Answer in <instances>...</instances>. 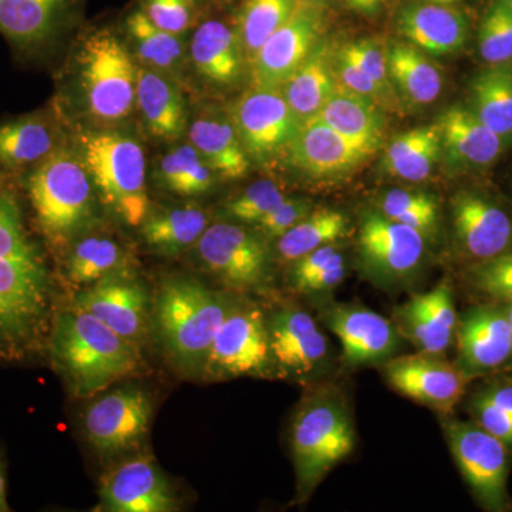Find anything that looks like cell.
<instances>
[{
	"label": "cell",
	"instance_id": "cell-24",
	"mask_svg": "<svg viewBox=\"0 0 512 512\" xmlns=\"http://www.w3.org/2000/svg\"><path fill=\"white\" fill-rule=\"evenodd\" d=\"M101 497L110 511L171 512L177 503L170 485L147 457L134 458L104 477Z\"/></svg>",
	"mask_w": 512,
	"mask_h": 512
},
{
	"label": "cell",
	"instance_id": "cell-34",
	"mask_svg": "<svg viewBox=\"0 0 512 512\" xmlns=\"http://www.w3.org/2000/svg\"><path fill=\"white\" fill-rule=\"evenodd\" d=\"M207 228L205 211L190 204L148 214L141 224V234L158 254L177 255L197 245Z\"/></svg>",
	"mask_w": 512,
	"mask_h": 512
},
{
	"label": "cell",
	"instance_id": "cell-3",
	"mask_svg": "<svg viewBox=\"0 0 512 512\" xmlns=\"http://www.w3.org/2000/svg\"><path fill=\"white\" fill-rule=\"evenodd\" d=\"M36 227L53 247L82 231L93 215V183L79 154L60 146L25 175Z\"/></svg>",
	"mask_w": 512,
	"mask_h": 512
},
{
	"label": "cell",
	"instance_id": "cell-32",
	"mask_svg": "<svg viewBox=\"0 0 512 512\" xmlns=\"http://www.w3.org/2000/svg\"><path fill=\"white\" fill-rule=\"evenodd\" d=\"M443 141L439 124L413 128L394 138L383 157L390 177L409 183L427 180L439 163Z\"/></svg>",
	"mask_w": 512,
	"mask_h": 512
},
{
	"label": "cell",
	"instance_id": "cell-50",
	"mask_svg": "<svg viewBox=\"0 0 512 512\" xmlns=\"http://www.w3.org/2000/svg\"><path fill=\"white\" fill-rule=\"evenodd\" d=\"M474 412L485 431L503 441L505 446L512 447V419L508 414L484 396L477 397L474 402Z\"/></svg>",
	"mask_w": 512,
	"mask_h": 512
},
{
	"label": "cell",
	"instance_id": "cell-41",
	"mask_svg": "<svg viewBox=\"0 0 512 512\" xmlns=\"http://www.w3.org/2000/svg\"><path fill=\"white\" fill-rule=\"evenodd\" d=\"M214 174L191 144H181L168 151L158 165L160 183L183 197L210 191L214 187Z\"/></svg>",
	"mask_w": 512,
	"mask_h": 512
},
{
	"label": "cell",
	"instance_id": "cell-48",
	"mask_svg": "<svg viewBox=\"0 0 512 512\" xmlns=\"http://www.w3.org/2000/svg\"><path fill=\"white\" fill-rule=\"evenodd\" d=\"M332 66L336 80H338L339 84L345 86L346 89L366 97L367 100L375 103L377 107H386L389 110L396 109V106L387 99L386 94L380 90L376 82H373L356 64L340 56L338 52L332 57Z\"/></svg>",
	"mask_w": 512,
	"mask_h": 512
},
{
	"label": "cell",
	"instance_id": "cell-53",
	"mask_svg": "<svg viewBox=\"0 0 512 512\" xmlns=\"http://www.w3.org/2000/svg\"><path fill=\"white\" fill-rule=\"evenodd\" d=\"M485 399L490 400L495 406L500 407L505 414L512 419V386L497 387L484 393Z\"/></svg>",
	"mask_w": 512,
	"mask_h": 512
},
{
	"label": "cell",
	"instance_id": "cell-21",
	"mask_svg": "<svg viewBox=\"0 0 512 512\" xmlns=\"http://www.w3.org/2000/svg\"><path fill=\"white\" fill-rule=\"evenodd\" d=\"M458 369L468 377L503 366L512 356V330L503 309L485 306L457 322Z\"/></svg>",
	"mask_w": 512,
	"mask_h": 512
},
{
	"label": "cell",
	"instance_id": "cell-35",
	"mask_svg": "<svg viewBox=\"0 0 512 512\" xmlns=\"http://www.w3.org/2000/svg\"><path fill=\"white\" fill-rule=\"evenodd\" d=\"M387 63L390 79L407 103L427 106L440 96L443 87L440 70L419 47L396 43L387 52Z\"/></svg>",
	"mask_w": 512,
	"mask_h": 512
},
{
	"label": "cell",
	"instance_id": "cell-55",
	"mask_svg": "<svg viewBox=\"0 0 512 512\" xmlns=\"http://www.w3.org/2000/svg\"><path fill=\"white\" fill-rule=\"evenodd\" d=\"M383 0H355L350 8L362 13H376Z\"/></svg>",
	"mask_w": 512,
	"mask_h": 512
},
{
	"label": "cell",
	"instance_id": "cell-28",
	"mask_svg": "<svg viewBox=\"0 0 512 512\" xmlns=\"http://www.w3.org/2000/svg\"><path fill=\"white\" fill-rule=\"evenodd\" d=\"M190 144L215 174L238 180L245 177L249 157L231 120L217 111L202 113L188 127Z\"/></svg>",
	"mask_w": 512,
	"mask_h": 512
},
{
	"label": "cell",
	"instance_id": "cell-43",
	"mask_svg": "<svg viewBox=\"0 0 512 512\" xmlns=\"http://www.w3.org/2000/svg\"><path fill=\"white\" fill-rule=\"evenodd\" d=\"M480 53L491 64L512 59V5L498 0L487 13L480 30Z\"/></svg>",
	"mask_w": 512,
	"mask_h": 512
},
{
	"label": "cell",
	"instance_id": "cell-42",
	"mask_svg": "<svg viewBox=\"0 0 512 512\" xmlns=\"http://www.w3.org/2000/svg\"><path fill=\"white\" fill-rule=\"evenodd\" d=\"M379 211L384 217L400 222L420 232L429 239L439 225V204L433 195L421 191L392 190L386 192L379 202Z\"/></svg>",
	"mask_w": 512,
	"mask_h": 512
},
{
	"label": "cell",
	"instance_id": "cell-14",
	"mask_svg": "<svg viewBox=\"0 0 512 512\" xmlns=\"http://www.w3.org/2000/svg\"><path fill=\"white\" fill-rule=\"evenodd\" d=\"M271 359L284 377L309 382L323 373L329 345L315 319L298 308H284L266 319Z\"/></svg>",
	"mask_w": 512,
	"mask_h": 512
},
{
	"label": "cell",
	"instance_id": "cell-9",
	"mask_svg": "<svg viewBox=\"0 0 512 512\" xmlns=\"http://www.w3.org/2000/svg\"><path fill=\"white\" fill-rule=\"evenodd\" d=\"M271 362L264 313L251 303H232L212 342L205 370L221 379L264 376Z\"/></svg>",
	"mask_w": 512,
	"mask_h": 512
},
{
	"label": "cell",
	"instance_id": "cell-37",
	"mask_svg": "<svg viewBox=\"0 0 512 512\" xmlns=\"http://www.w3.org/2000/svg\"><path fill=\"white\" fill-rule=\"evenodd\" d=\"M348 229L349 221L343 212L320 208L278 238L276 248L284 261L296 262L315 249L336 244L346 237Z\"/></svg>",
	"mask_w": 512,
	"mask_h": 512
},
{
	"label": "cell",
	"instance_id": "cell-54",
	"mask_svg": "<svg viewBox=\"0 0 512 512\" xmlns=\"http://www.w3.org/2000/svg\"><path fill=\"white\" fill-rule=\"evenodd\" d=\"M8 487H6L5 466H3L2 457H0V512H9Z\"/></svg>",
	"mask_w": 512,
	"mask_h": 512
},
{
	"label": "cell",
	"instance_id": "cell-19",
	"mask_svg": "<svg viewBox=\"0 0 512 512\" xmlns=\"http://www.w3.org/2000/svg\"><path fill=\"white\" fill-rule=\"evenodd\" d=\"M147 305L146 288L131 272L101 279L73 299V306L92 313L133 345L143 339Z\"/></svg>",
	"mask_w": 512,
	"mask_h": 512
},
{
	"label": "cell",
	"instance_id": "cell-1",
	"mask_svg": "<svg viewBox=\"0 0 512 512\" xmlns=\"http://www.w3.org/2000/svg\"><path fill=\"white\" fill-rule=\"evenodd\" d=\"M55 289L15 192L0 180V363L30 362L47 349Z\"/></svg>",
	"mask_w": 512,
	"mask_h": 512
},
{
	"label": "cell",
	"instance_id": "cell-40",
	"mask_svg": "<svg viewBox=\"0 0 512 512\" xmlns=\"http://www.w3.org/2000/svg\"><path fill=\"white\" fill-rule=\"evenodd\" d=\"M295 0H247L239 12L238 36L245 60L251 63L266 40L295 12Z\"/></svg>",
	"mask_w": 512,
	"mask_h": 512
},
{
	"label": "cell",
	"instance_id": "cell-44",
	"mask_svg": "<svg viewBox=\"0 0 512 512\" xmlns=\"http://www.w3.org/2000/svg\"><path fill=\"white\" fill-rule=\"evenodd\" d=\"M285 198L286 195L278 184L271 180H261L249 185L247 190L229 201L225 210L234 220L256 225Z\"/></svg>",
	"mask_w": 512,
	"mask_h": 512
},
{
	"label": "cell",
	"instance_id": "cell-26",
	"mask_svg": "<svg viewBox=\"0 0 512 512\" xmlns=\"http://www.w3.org/2000/svg\"><path fill=\"white\" fill-rule=\"evenodd\" d=\"M397 28L413 46L434 56L456 53L467 37L464 16L440 3L406 6L400 10Z\"/></svg>",
	"mask_w": 512,
	"mask_h": 512
},
{
	"label": "cell",
	"instance_id": "cell-52",
	"mask_svg": "<svg viewBox=\"0 0 512 512\" xmlns=\"http://www.w3.org/2000/svg\"><path fill=\"white\" fill-rule=\"evenodd\" d=\"M338 252V242H336V244H329L325 245V247L315 249L311 254L302 256L301 259L293 262L291 274L293 289L296 291L303 282L308 281L313 275L318 274L320 269L325 268Z\"/></svg>",
	"mask_w": 512,
	"mask_h": 512
},
{
	"label": "cell",
	"instance_id": "cell-39",
	"mask_svg": "<svg viewBox=\"0 0 512 512\" xmlns=\"http://www.w3.org/2000/svg\"><path fill=\"white\" fill-rule=\"evenodd\" d=\"M474 113L500 137L512 136V70L493 67L473 82Z\"/></svg>",
	"mask_w": 512,
	"mask_h": 512
},
{
	"label": "cell",
	"instance_id": "cell-18",
	"mask_svg": "<svg viewBox=\"0 0 512 512\" xmlns=\"http://www.w3.org/2000/svg\"><path fill=\"white\" fill-rule=\"evenodd\" d=\"M82 2L0 0V36L19 55H42L73 22Z\"/></svg>",
	"mask_w": 512,
	"mask_h": 512
},
{
	"label": "cell",
	"instance_id": "cell-56",
	"mask_svg": "<svg viewBox=\"0 0 512 512\" xmlns=\"http://www.w3.org/2000/svg\"><path fill=\"white\" fill-rule=\"evenodd\" d=\"M298 5L312 6V8L320 9L326 5V0H295Z\"/></svg>",
	"mask_w": 512,
	"mask_h": 512
},
{
	"label": "cell",
	"instance_id": "cell-59",
	"mask_svg": "<svg viewBox=\"0 0 512 512\" xmlns=\"http://www.w3.org/2000/svg\"><path fill=\"white\" fill-rule=\"evenodd\" d=\"M500 2L508 3V5H512V0H500Z\"/></svg>",
	"mask_w": 512,
	"mask_h": 512
},
{
	"label": "cell",
	"instance_id": "cell-58",
	"mask_svg": "<svg viewBox=\"0 0 512 512\" xmlns=\"http://www.w3.org/2000/svg\"><path fill=\"white\" fill-rule=\"evenodd\" d=\"M434 3H440V5H447V3H453L454 0H431Z\"/></svg>",
	"mask_w": 512,
	"mask_h": 512
},
{
	"label": "cell",
	"instance_id": "cell-4",
	"mask_svg": "<svg viewBox=\"0 0 512 512\" xmlns=\"http://www.w3.org/2000/svg\"><path fill=\"white\" fill-rule=\"evenodd\" d=\"M356 434L348 403L338 389L322 386L299 406L291 431L299 495L312 491L355 448Z\"/></svg>",
	"mask_w": 512,
	"mask_h": 512
},
{
	"label": "cell",
	"instance_id": "cell-36",
	"mask_svg": "<svg viewBox=\"0 0 512 512\" xmlns=\"http://www.w3.org/2000/svg\"><path fill=\"white\" fill-rule=\"evenodd\" d=\"M126 272H131L130 255L111 238H83L73 245L67 256L66 274L74 285L89 286Z\"/></svg>",
	"mask_w": 512,
	"mask_h": 512
},
{
	"label": "cell",
	"instance_id": "cell-17",
	"mask_svg": "<svg viewBox=\"0 0 512 512\" xmlns=\"http://www.w3.org/2000/svg\"><path fill=\"white\" fill-rule=\"evenodd\" d=\"M323 320L342 343L343 363L353 369L383 365L402 345L396 325L365 306H329Z\"/></svg>",
	"mask_w": 512,
	"mask_h": 512
},
{
	"label": "cell",
	"instance_id": "cell-12",
	"mask_svg": "<svg viewBox=\"0 0 512 512\" xmlns=\"http://www.w3.org/2000/svg\"><path fill=\"white\" fill-rule=\"evenodd\" d=\"M231 121L248 157L258 161L288 147L302 126L279 87H252L232 107Z\"/></svg>",
	"mask_w": 512,
	"mask_h": 512
},
{
	"label": "cell",
	"instance_id": "cell-15",
	"mask_svg": "<svg viewBox=\"0 0 512 512\" xmlns=\"http://www.w3.org/2000/svg\"><path fill=\"white\" fill-rule=\"evenodd\" d=\"M153 403L143 390L121 389L104 394L84 414L87 439L103 456L136 447L146 436Z\"/></svg>",
	"mask_w": 512,
	"mask_h": 512
},
{
	"label": "cell",
	"instance_id": "cell-46",
	"mask_svg": "<svg viewBox=\"0 0 512 512\" xmlns=\"http://www.w3.org/2000/svg\"><path fill=\"white\" fill-rule=\"evenodd\" d=\"M478 291L512 303V254H501L481 261L470 272Z\"/></svg>",
	"mask_w": 512,
	"mask_h": 512
},
{
	"label": "cell",
	"instance_id": "cell-20",
	"mask_svg": "<svg viewBox=\"0 0 512 512\" xmlns=\"http://www.w3.org/2000/svg\"><path fill=\"white\" fill-rule=\"evenodd\" d=\"M394 320L400 335L410 339L417 352L444 355L457 328L450 282L441 281L431 291L413 295L404 305L394 309Z\"/></svg>",
	"mask_w": 512,
	"mask_h": 512
},
{
	"label": "cell",
	"instance_id": "cell-22",
	"mask_svg": "<svg viewBox=\"0 0 512 512\" xmlns=\"http://www.w3.org/2000/svg\"><path fill=\"white\" fill-rule=\"evenodd\" d=\"M286 150L293 167L315 178L348 174L373 156L318 117L302 124Z\"/></svg>",
	"mask_w": 512,
	"mask_h": 512
},
{
	"label": "cell",
	"instance_id": "cell-13",
	"mask_svg": "<svg viewBox=\"0 0 512 512\" xmlns=\"http://www.w3.org/2000/svg\"><path fill=\"white\" fill-rule=\"evenodd\" d=\"M382 366L386 382L397 393L441 414L453 412L470 380L457 365L433 353L392 357Z\"/></svg>",
	"mask_w": 512,
	"mask_h": 512
},
{
	"label": "cell",
	"instance_id": "cell-45",
	"mask_svg": "<svg viewBox=\"0 0 512 512\" xmlns=\"http://www.w3.org/2000/svg\"><path fill=\"white\" fill-rule=\"evenodd\" d=\"M340 56L356 64L362 72H365L373 82H376L380 90L386 94L387 99L392 101L394 106L393 83L389 74V63H387V52L375 40L363 39L359 42L345 43L338 49Z\"/></svg>",
	"mask_w": 512,
	"mask_h": 512
},
{
	"label": "cell",
	"instance_id": "cell-11",
	"mask_svg": "<svg viewBox=\"0 0 512 512\" xmlns=\"http://www.w3.org/2000/svg\"><path fill=\"white\" fill-rule=\"evenodd\" d=\"M197 252L208 271L229 288L254 289L268 279L269 249L241 225H211L197 242Z\"/></svg>",
	"mask_w": 512,
	"mask_h": 512
},
{
	"label": "cell",
	"instance_id": "cell-8",
	"mask_svg": "<svg viewBox=\"0 0 512 512\" xmlns=\"http://www.w3.org/2000/svg\"><path fill=\"white\" fill-rule=\"evenodd\" d=\"M427 239L379 210L362 215L357 232L360 266L367 279L390 288L412 281L426 259Z\"/></svg>",
	"mask_w": 512,
	"mask_h": 512
},
{
	"label": "cell",
	"instance_id": "cell-60",
	"mask_svg": "<svg viewBox=\"0 0 512 512\" xmlns=\"http://www.w3.org/2000/svg\"><path fill=\"white\" fill-rule=\"evenodd\" d=\"M346 2H348V5H349V6H352V5H353V2H355V0H346Z\"/></svg>",
	"mask_w": 512,
	"mask_h": 512
},
{
	"label": "cell",
	"instance_id": "cell-38",
	"mask_svg": "<svg viewBox=\"0 0 512 512\" xmlns=\"http://www.w3.org/2000/svg\"><path fill=\"white\" fill-rule=\"evenodd\" d=\"M128 36L136 46L137 56L148 69L170 74L178 72L185 60L180 36L154 25L143 9L133 10L126 19Z\"/></svg>",
	"mask_w": 512,
	"mask_h": 512
},
{
	"label": "cell",
	"instance_id": "cell-61",
	"mask_svg": "<svg viewBox=\"0 0 512 512\" xmlns=\"http://www.w3.org/2000/svg\"><path fill=\"white\" fill-rule=\"evenodd\" d=\"M192 2H197V0H192Z\"/></svg>",
	"mask_w": 512,
	"mask_h": 512
},
{
	"label": "cell",
	"instance_id": "cell-2",
	"mask_svg": "<svg viewBox=\"0 0 512 512\" xmlns=\"http://www.w3.org/2000/svg\"><path fill=\"white\" fill-rule=\"evenodd\" d=\"M46 350L56 372L79 397L104 392L134 375L140 363L136 345L76 306L56 313Z\"/></svg>",
	"mask_w": 512,
	"mask_h": 512
},
{
	"label": "cell",
	"instance_id": "cell-30",
	"mask_svg": "<svg viewBox=\"0 0 512 512\" xmlns=\"http://www.w3.org/2000/svg\"><path fill=\"white\" fill-rule=\"evenodd\" d=\"M441 141L454 164L487 165L500 156L503 137L478 119L474 111L451 107L439 119Z\"/></svg>",
	"mask_w": 512,
	"mask_h": 512
},
{
	"label": "cell",
	"instance_id": "cell-57",
	"mask_svg": "<svg viewBox=\"0 0 512 512\" xmlns=\"http://www.w3.org/2000/svg\"><path fill=\"white\" fill-rule=\"evenodd\" d=\"M505 313H507L508 322H510V326H511V330H512V303H510V306H508V309H507V311H505Z\"/></svg>",
	"mask_w": 512,
	"mask_h": 512
},
{
	"label": "cell",
	"instance_id": "cell-31",
	"mask_svg": "<svg viewBox=\"0 0 512 512\" xmlns=\"http://www.w3.org/2000/svg\"><path fill=\"white\" fill-rule=\"evenodd\" d=\"M318 119L356 146L375 154L383 141V119L377 106L342 84H336Z\"/></svg>",
	"mask_w": 512,
	"mask_h": 512
},
{
	"label": "cell",
	"instance_id": "cell-16",
	"mask_svg": "<svg viewBox=\"0 0 512 512\" xmlns=\"http://www.w3.org/2000/svg\"><path fill=\"white\" fill-rule=\"evenodd\" d=\"M322 28L320 9L296 6L288 22L266 40L248 64L252 87L281 89L318 46Z\"/></svg>",
	"mask_w": 512,
	"mask_h": 512
},
{
	"label": "cell",
	"instance_id": "cell-23",
	"mask_svg": "<svg viewBox=\"0 0 512 512\" xmlns=\"http://www.w3.org/2000/svg\"><path fill=\"white\" fill-rule=\"evenodd\" d=\"M458 244L471 258L487 261L505 254L512 242V221L503 208L471 192H460L451 201Z\"/></svg>",
	"mask_w": 512,
	"mask_h": 512
},
{
	"label": "cell",
	"instance_id": "cell-27",
	"mask_svg": "<svg viewBox=\"0 0 512 512\" xmlns=\"http://www.w3.org/2000/svg\"><path fill=\"white\" fill-rule=\"evenodd\" d=\"M190 55L202 79L218 86L237 82L247 62L237 30L220 20H208L195 30Z\"/></svg>",
	"mask_w": 512,
	"mask_h": 512
},
{
	"label": "cell",
	"instance_id": "cell-47",
	"mask_svg": "<svg viewBox=\"0 0 512 512\" xmlns=\"http://www.w3.org/2000/svg\"><path fill=\"white\" fill-rule=\"evenodd\" d=\"M192 0H143V12L158 28L181 36L192 20Z\"/></svg>",
	"mask_w": 512,
	"mask_h": 512
},
{
	"label": "cell",
	"instance_id": "cell-33",
	"mask_svg": "<svg viewBox=\"0 0 512 512\" xmlns=\"http://www.w3.org/2000/svg\"><path fill=\"white\" fill-rule=\"evenodd\" d=\"M338 80L325 47L316 46L311 56L281 87L299 123L315 119L325 106Z\"/></svg>",
	"mask_w": 512,
	"mask_h": 512
},
{
	"label": "cell",
	"instance_id": "cell-51",
	"mask_svg": "<svg viewBox=\"0 0 512 512\" xmlns=\"http://www.w3.org/2000/svg\"><path fill=\"white\" fill-rule=\"evenodd\" d=\"M346 269L348 268H346L345 255L339 251L325 268L303 282L296 292L305 293V295H323V293L332 292L346 278Z\"/></svg>",
	"mask_w": 512,
	"mask_h": 512
},
{
	"label": "cell",
	"instance_id": "cell-49",
	"mask_svg": "<svg viewBox=\"0 0 512 512\" xmlns=\"http://www.w3.org/2000/svg\"><path fill=\"white\" fill-rule=\"evenodd\" d=\"M312 202L305 198L286 197L278 207L269 212L265 218L256 224V228L266 238H281L285 232L295 227L306 215L312 212Z\"/></svg>",
	"mask_w": 512,
	"mask_h": 512
},
{
	"label": "cell",
	"instance_id": "cell-25",
	"mask_svg": "<svg viewBox=\"0 0 512 512\" xmlns=\"http://www.w3.org/2000/svg\"><path fill=\"white\" fill-rule=\"evenodd\" d=\"M60 147L56 126L45 113H32L0 123V171L29 174Z\"/></svg>",
	"mask_w": 512,
	"mask_h": 512
},
{
	"label": "cell",
	"instance_id": "cell-10",
	"mask_svg": "<svg viewBox=\"0 0 512 512\" xmlns=\"http://www.w3.org/2000/svg\"><path fill=\"white\" fill-rule=\"evenodd\" d=\"M443 427L454 460L478 500L491 510L504 508L507 446L476 424L447 420Z\"/></svg>",
	"mask_w": 512,
	"mask_h": 512
},
{
	"label": "cell",
	"instance_id": "cell-5",
	"mask_svg": "<svg viewBox=\"0 0 512 512\" xmlns=\"http://www.w3.org/2000/svg\"><path fill=\"white\" fill-rule=\"evenodd\" d=\"M82 158L101 201L130 227L146 220L150 201L146 185V156L136 138L113 130L77 133Z\"/></svg>",
	"mask_w": 512,
	"mask_h": 512
},
{
	"label": "cell",
	"instance_id": "cell-29",
	"mask_svg": "<svg viewBox=\"0 0 512 512\" xmlns=\"http://www.w3.org/2000/svg\"><path fill=\"white\" fill-rule=\"evenodd\" d=\"M136 106L151 134L174 140L187 130L183 94L167 74L138 67Z\"/></svg>",
	"mask_w": 512,
	"mask_h": 512
},
{
	"label": "cell",
	"instance_id": "cell-7",
	"mask_svg": "<svg viewBox=\"0 0 512 512\" xmlns=\"http://www.w3.org/2000/svg\"><path fill=\"white\" fill-rule=\"evenodd\" d=\"M80 92L87 113L99 123H119L136 104L138 67L109 29L90 33L79 55Z\"/></svg>",
	"mask_w": 512,
	"mask_h": 512
},
{
	"label": "cell",
	"instance_id": "cell-6",
	"mask_svg": "<svg viewBox=\"0 0 512 512\" xmlns=\"http://www.w3.org/2000/svg\"><path fill=\"white\" fill-rule=\"evenodd\" d=\"M232 303L191 278H171L161 286L156 306L158 332L181 365H205L212 342Z\"/></svg>",
	"mask_w": 512,
	"mask_h": 512
}]
</instances>
